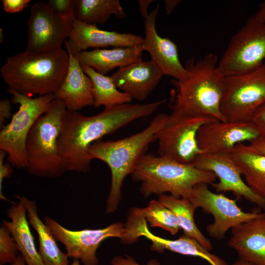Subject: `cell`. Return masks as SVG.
<instances>
[{
	"label": "cell",
	"mask_w": 265,
	"mask_h": 265,
	"mask_svg": "<svg viewBox=\"0 0 265 265\" xmlns=\"http://www.w3.org/2000/svg\"><path fill=\"white\" fill-rule=\"evenodd\" d=\"M192 164L200 170L215 174L219 181L212 186L217 193L231 192L237 198H244L265 212V199L247 186L238 166L227 153L200 154Z\"/></svg>",
	"instance_id": "14"
},
{
	"label": "cell",
	"mask_w": 265,
	"mask_h": 265,
	"mask_svg": "<svg viewBox=\"0 0 265 265\" xmlns=\"http://www.w3.org/2000/svg\"><path fill=\"white\" fill-rule=\"evenodd\" d=\"M128 232L133 242L141 237L151 240L152 244L150 248L153 251L162 252L167 250L183 255L201 258L211 265H229L223 259L212 254L196 239L184 234L174 240L155 235L150 231L147 221L142 214H137L130 220Z\"/></svg>",
	"instance_id": "16"
},
{
	"label": "cell",
	"mask_w": 265,
	"mask_h": 265,
	"mask_svg": "<svg viewBox=\"0 0 265 265\" xmlns=\"http://www.w3.org/2000/svg\"><path fill=\"white\" fill-rule=\"evenodd\" d=\"M17 245L8 229L2 224L0 227V265L11 264L16 259Z\"/></svg>",
	"instance_id": "30"
},
{
	"label": "cell",
	"mask_w": 265,
	"mask_h": 265,
	"mask_svg": "<svg viewBox=\"0 0 265 265\" xmlns=\"http://www.w3.org/2000/svg\"><path fill=\"white\" fill-rule=\"evenodd\" d=\"M3 8L9 13H15L23 10L27 7L30 0H2Z\"/></svg>",
	"instance_id": "34"
},
{
	"label": "cell",
	"mask_w": 265,
	"mask_h": 265,
	"mask_svg": "<svg viewBox=\"0 0 265 265\" xmlns=\"http://www.w3.org/2000/svg\"><path fill=\"white\" fill-rule=\"evenodd\" d=\"M188 199L197 209L201 208L204 212L212 215L213 222L206 226V231L210 237L217 240L223 238L230 229L265 215L264 213L243 211L236 199L212 192L206 184L195 186Z\"/></svg>",
	"instance_id": "12"
},
{
	"label": "cell",
	"mask_w": 265,
	"mask_h": 265,
	"mask_svg": "<svg viewBox=\"0 0 265 265\" xmlns=\"http://www.w3.org/2000/svg\"><path fill=\"white\" fill-rule=\"evenodd\" d=\"M143 41V38L139 35L102 30L96 25L83 23L75 19L65 43L67 52L76 56L89 48L130 47L142 44Z\"/></svg>",
	"instance_id": "18"
},
{
	"label": "cell",
	"mask_w": 265,
	"mask_h": 265,
	"mask_svg": "<svg viewBox=\"0 0 265 265\" xmlns=\"http://www.w3.org/2000/svg\"><path fill=\"white\" fill-rule=\"evenodd\" d=\"M43 221L56 241L64 245L69 257L83 265H98L96 252L102 242L112 237L121 239L126 233L125 224L120 222L103 228L72 230L49 216Z\"/></svg>",
	"instance_id": "11"
},
{
	"label": "cell",
	"mask_w": 265,
	"mask_h": 265,
	"mask_svg": "<svg viewBox=\"0 0 265 265\" xmlns=\"http://www.w3.org/2000/svg\"><path fill=\"white\" fill-rule=\"evenodd\" d=\"M248 145L256 151L265 155V136L260 135L249 142Z\"/></svg>",
	"instance_id": "37"
},
{
	"label": "cell",
	"mask_w": 265,
	"mask_h": 265,
	"mask_svg": "<svg viewBox=\"0 0 265 265\" xmlns=\"http://www.w3.org/2000/svg\"><path fill=\"white\" fill-rule=\"evenodd\" d=\"M166 100L145 104L130 103L106 107L93 116L67 110L58 140L65 171L87 172L92 159L89 147L103 137L155 112Z\"/></svg>",
	"instance_id": "1"
},
{
	"label": "cell",
	"mask_w": 265,
	"mask_h": 265,
	"mask_svg": "<svg viewBox=\"0 0 265 265\" xmlns=\"http://www.w3.org/2000/svg\"><path fill=\"white\" fill-rule=\"evenodd\" d=\"M265 60V22L251 16L231 39L218 66L226 77L252 72Z\"/></svg>",
	"instance_id": "8"
},
{
	"label": "cell",
	"mask_w": 265,
	"mask_h": 265,
	"mask_svg": "<svg viewBox=\"0 0 265 265\" xmlns=\"http://www.w3.org/2000/svg\"><path fill=\"white\" fill-rule=\"evenodd\" d=\"M11 116V105L7 99H3L0 101V127L1 129L5 121Z\"/></svg>",
	"instance_id": "36"
},
{
	"label": "cell",
	"mask_w": 265,
	"mask_h": 265,
	"mask_svg": "<svg viewBox=\"0 0 265 265\" xmlns=\"http://www.w3.org/2000/svg\"><path fill=\"white\" fill-rule=\"evenodd\" d=\"M68 53L69 63L66 75L53 95L55 99L64 102L67 110L79 111L93 105L92 81L84 72L78 58Z\"/></svg>",
	"instance_id": "21"
},
{
	"label": "cell",
	"mask_w": 265,
	"mask_h": 265,
	"mask_svg": "<svg viewBox=\"0 0 265 265\" xmlns=\"http://www.w3.org/2000/svg\"><path fill=\"white\" fill-rule=\"evenodd\" d=\"M11 265H26V263L20 254H18L16 260Z\"/></svg>",
	"instance_id": "41"
},
{
	"label": "cell",
	"mask_w": 265,
	"mask_h": 265,
	"mask_svg": "<svg viewBox=\"0 0 265 265\" xmlns=\"http://www.w3.org/2000/svg\"><path fill=\"white\" fill-rule=\"evenodd\" d=\"M18 200L6 211L9 221L4 220L2 224L9 231L26 265H44L35 246L25 206L21 200Z\"/></svg>",
	"instance_id": "23"
},
{
	"label": "cell",
	"mask_w": 265,
	"mask_h": 265,
	"mask_svg": "<svg viewBox=\"0 0 265 265\" xmlns=\"http://www.w3.org/2000/svg\"><path fill=\"white\" fill-rule=\"evenodd\" d=\"M111 265H141L132 257L129 255L122 256L117 255L111 261ZM147 265H159L156 261H151Z\"/></svg>",
	"instance_id": "35"
},
{
	"label": "cell",
	"mask_w": 265,
	"mask_h": 265,
	"mask_svg": "<svg viewBox=\"0 0 265 265\" xmlns=\"http://www.w3.org/2000/svg\"><path fill=\"white\" fill-rule=\"evenodd\" d=\"M163 76L151 60L118 68L110 77L118 89L132 99L143 101L156 88Z\"/></svg>",
	"instance_id": "19"
},
{
	"label": "cell",
	"mask_w": 265,
	"mask_h": 265,
	"mask_svg": "<svg viewBox=\"0 0 265 265\" xmlns=\"http://www.w3.org/2000/svg\"><path fill=\"white\" fill-rule=\"evenodd\" d=\"M70 265H80V264L79 260H74Z\"/></svg>",
	"instance_id": "43"
},
{
	"label": "cell",
	"mask_w": 265,
	"mask_h": 265,
	"mask_svg": "<svg viewBox=\"0 0 265 265\" xmlns=\"http://www.w3.org/2000/svg\"><path fill=\"white\" fill-rule=\"evenodd\" d=\"M138 4V8L140 14L145 19L148 15L147 9L149 5L154 1V0H138L137 1Z\"/></svg>",
	"instance_id": "38"
},
{
	"label": "cell",
	"mask_w": 265,
	"mask_h": 265,
	"mask_svg": "<svg viewBox=\"0 0 265 265\" xmlns=\"http://www.w3.org/2000/svg\"><path fill=\"white\" fill-rule=\"evenodd\" d=\"M159 200L173 212L184 234L196 239L208 251L212 250V245L211 241L196 225L194 213L197 208L189 199L164 194L159 195Z\"/></svg>",
	"instance_id": "26"
},
{
	"label": "cell",
	"mask_w": 265,
	"mask_h": 265,
	"mask_svg": "<svg viewBox=\"0 0 265 265\" xmlns=\"http://www.w3.org/2000/svg\"><path fill=\"white\" fill-rule=\"evenodd\" d=\"M260 135L251 121L213 120L199 128L197 140L201 154L227 153L237 145L249 143Z\"/></svg>",
	"instance_id": "15"
},
{
	"label": "cell",
	"mask_w": 265,
	"mask_h": 265,
	"mask_svg": "<svg viewBox=\"0 0 265 265\" xmlns=\"http://www.w3.org/2000/svg\"><path fill=\"white\" fill-rule=\"evenodd\" d=\"M253 16L257 20L265 22V0L260 3L258 10Z\"/></svg>",
	"instance_id": "40"
},
{
	"label": "cell",
	"mask_w": 265,
	"mask_h": 265,
	"mask_svg": "<svg viewBox=\"0 0 265 265\" xmlns=\"http://www.w3.org/2000/svg\"><path fill=\"white\" fill-rule=\"evenodd\" d=\"M265 102V63L247 73L226 77L221 111L226 121L251 122Z\"/></svg>",
	"instance_id": "9"
},
{
	"label": "cell",
	"mask_w": 265,
	"mask_h": 265,
	"mask_svg": "<svg viewBox=\"0 0 265 265\" xmlns=\"http://www.w3.org/2000/svg\"><path fill=\"white\" fill-rule=\"evenodd\" d=\"M67 110L63 101L54 99L47 112L33 125L26 144V169L30 174L55 178L66 172L58 140Z\"/></svg>",
	"instance_id": "6"
},
{
	"label": "cell",
	"mask_w": 265,
	"mask_h": 265,
	"mask_svg": "<svg viewBox=\"0 0 265 265\" xmlns=\"http://www.w3.org/2000/svg\"><path fill=\"white\" fill-rule=\"evenodd\" d=\"M47 3L61 18L70 21L75 19L76 0H49Z\"/></svg>",
	"instance_id": "31"
},
{
	"label": "cell",
	"mask_w": 265,
	"mask_h": 265,
	"mask_svg": "<svg viewBox=\"0 0 265 265\" xmlns=\"http://www.w3.org/2000/svg\"><path fill=\"white\" fill-rule=\"evenodd\" d=\"M112 15L119 19L126 17L118 0H76L75 19L82 23L103 24Z\"/></svg>",
	"instance_id": "28"
},
{
	"label": "cell",
	"mask_w": 265,
	"mask_h": 265,
	"mask_svg": "<svg viewBox=\"0 0 265 265\" xmlns=\"http://www.w3.org/2000/svg\"><path fill=\"white\" fill-rule=\"evenodd\" d=\"M6 152L0 150V198L1 200L8 201L3 195L2 192V184L5 178H9L13 173L12 165L9 162H4V159Z\"/></svg>",
	"instance_id": "32"
},
{
	"label": "cell",
	"mask_w": 265,
	"mask_h": 265,
	"mask_svg": "<svg viewBox=\"0 0 265 265\" xmlns=\"http://www.w3.org/2000/svg\"><path fill=\"white\" fill-rule=\"evenodd\" d=\"M232 230L228 245L238 253L239 259L252 265H265V215Z\"/></svg>",
	"instance_id": "20"
},
{
	"label": "cell",
	"mask_w": 265,
	"mask_h": 265,
	"mask_svg": "<svg viewBox=\"0 0 265 265\" xmlns=\"http://www.w3.org/2000/svg\"><path fill=\"white\" fill-rule=\"evenodd\" d=\"M216 54L186 61V77L172 80L168 104L172 112L186 116H204L227 121L221 111L226 78L220 71Z\"/></svg>",
	"instance_id": "2"
},
{
	"label": "cell",
	"mask_w": 265,
	"mask_h": 265,
	"mask_svg": "<svg viewBox=\"0 0 265 265\" xmlns=\"http://www.w3.org/2000/svg\"><path fill=\"white\" fill-rule=\"evenodd\" d=\"M69 63V54L62 48L39 52L25 51L7 57L0 71L9 88L29 97L42 96L57 91Z\"/></svg>",
	"instance_id": "3"
},
{
	"label": "cell",
	"mask_w": 265,
	"mask_h": 265,
	"mask_svg": "<svg viewBox=\"0 0 265 265\" xmlns=\"http://www.w3.org/2000/svg\"><path fill=\"white\" fill-rule=\"evenodd\" d=\"M81 66L92 81L93 106L94 107L101 106L105 108L109 107L130 103L132 101L131 97L118 90L111 77L99 73L88 66L81 65Z\"/></svg>",
	"instance_id": "27"
},
{
	"label": "cell",
	"mask_w": 265,
	"mask_h": 265,
	"mask_svg": "<svg viewBox=\"0 0 265 265\" xmlns=\"http://www.w3.org/2000/svg\"><path fill=\"white\" fill-rule=\"evenodd\" d=\"M140 210L150 227L160 228L172 235L178 233L180 229L173 212L159 200H151L147 207Z\"/></svg>",
	"instance_id": "29"
},
{
	"label": "cell",
	"mask_w": 265,
	"mask_h": 265,
	"mask_svg": "<svg viewBox=\"0 0 265 265\" xmlns=\"http://www.w3.org/2000/svg\"><path fill=\"white\" fill-rule=\"evenodd\" d=\"M233 265H252L246 262H244L242 260H241L240 259L238 260L237 261H236Z\"/></svg>",
	"instance_id": "42"
},
{
	"label": "cell",
	"mask_w": 265,
	"mask_h": 265,
	"mask_svg": "<svg viewBox=\"0 0 265 265\" xmlns=\"http://www.w3.org/2000/svg\"><path fill=\"white\" fill-rule=\"evenodd\" d=\"M26 209L29 224L35 230L39 240V254L44 265H69V256L59 248L56 240L38 214L35 201L26 196L16 195Z\"/></svg>",
	"instance_id": "24"
},
{
	"label": "cell",
	"mask_w": 265,
	"mask_h": 265,
	"mask_svg": "<svg viewBox=\"0 0 265 265\" xmlns=\"http://www.w3.org/2000/svg\"><path fill=\"white\" fill-rule=\"evenodd\" d=\"M6 92L12 96L13 103L19 105L10 122L1 129L0 150L8 155V162L17 168H26V141L37 119L48 110L55 99L53 94L31 98L10 88Z\"/></svg>",
	"instance_id": "7"
},
{
	"label": "cell",
	"mask_w": 265,
	"mask_h": 265,
	"mask_svg": "<svg viewBox=\"0 0 265 265\" xmlns=\"http://www.w3.org/2000/svg\"><path fill=\"white\" fill-rule=\"evenodd\" d=\"M73 21L61 18L47 2H35L31 7L27 23L25 51L39 52L61 48L70 35Z\"/></svg>",
	"instance_id": "13"
},
{
	"label": "cell",
	"mask_w": 265,
	"mask_h": 265,
	"mask_svg": "<svg viewBox=\"0 0 265 265\" xmlns=\"http://www.w3.org/2000/svg\"><path fill=\"white\" fill-rule=\"evenodd\" d=\"M181 0H164L165 8L167 15L171 14L174 9L181 2Z\"/></svg>",
	"instance_id": "39"
},
{
	"label": "cell",
	"mask_w": 265,
	"mask_h": 265,
	"mask_svg": "<svg viewBox=\"0 0 265 265\" xmlns=\"http://www.w3.org/2000/svg\"><path fill=\"white\" fill-rule=\"evenodd\" d=\"M159 11L158 4L145 19V35L142 44L143 51L149 53L151 60L163 75L175 80L184 79L187 72L180 61L177 45L170 39L161 37L157 31L156 22Z\"/></svg>",
	"instance_id": "17"
},
{
	"label": "cell",
	"mask_w": 265,
	"mask_h": 265,
	"mask_svg": "<svg viewBox=\"0 0 265 265\" xmlns=\"http://www.w3.org/2000/svg\"><path fill=\"white\" fill-rule=\"evenodd\" d=\"M142 44L111 49H96L78 53L76 56L81 65L94 69L103 75L116 68H122L142 61Z\"/></svg>",
	"instance_id": "22"
},
{
	"label": "cell",
	"mask_w": 265,
	"mask_h": 265,
	"mask_svg": "<svg viewBox=\"0 0 265 265\" xmlns=\"http://www.w3.org/2000/svg\"><path fill=\"white\" fill-rule=\"evenodd\" d=\"M264 214H265V212H264Z\"/></svg>",
	"instance_id": "45"
},
{
	"label": "cell",
	"mask_w": 265,
	"mask_h": 265,
	"mask_svg": "<svg viewBox=\"0 0 265 265\" xmlns=\"http://www.w3.org/2000/svg\"><path fill=\"white\" fill-rule=\"evenodd\" d=\"M251 121L256 126L261 135L265 136V102L255 111Z\"/></svg>",
	"instance_id": "33"
},
{
	"label": "cell",
	"mask_w": 265,
	"mask_h": 265,
	"mask_svg": "<svg viewBox=\"0 0 265 265\" xmlns=\"http://www.w3.org/2000/svg\"><path fill=\"white\" fill-rule=\"evenodd\" d=\"M0 42H1V41L2 40V38H3V33H2V29H0Z\"/></svg>",
	"instance_id": "44"
},
{
	"label": "cell",
	"mask_w": 265,
	"mask_h": 265,
	"mask_svg": "<svg viewBox=\"0 0 265 265\" xmlns=\"http://www.w3.org/2000/svg\"><path fill=\"white\" fill-rule=\"evenodd\" d=\"M239 169L247 186L265 199V155L240 143L227 153Z\"/></svg>",
	"instance_id": "25"
},
{
	"label": "cell",
	"mask_w": 265,
	"mask_h": 265,
	"mask_svg": "<svg viewBox=\"0 0 265 265\" xmlns=\"http://www.w3.org/2000/svg\"><path fill=\"white\" fill-rule=\"evenodd\" d=\"M131 175L134 180L141 182L140 191L144 196L168 192L177 198L188 199L195 186L212 185L217 179L212 172L192 164L146 154L139 159Z\"/></svg>",
	"instance_id": "5"
},
{
	"label": "cell",
	"mask_w": 265,
	"mask_h": 265,
	"mask_svg": "<svg viewBox=\"0 0 265 265\" xmlns=\"http://www.w3.org/2000/svg\"><path fill=\"white\" fill-rule=\"evenodd\" d=\"M166 115L157 114L145 129L130 136L116 140H100L89 147L91 159L103 161L110 170L111 185L106 201V213H113L117 209L121 200L124 180L132 174L150 143L156 140V133L163 125Z\"/></svg>",
	"instance_id": "4"
},
{
	"label": "cell",
	"mask_w": 265,
	"mask_h": 265,
	"mask_svg": "<svg viewBox=\"0 0 265 265\" xmlns=\"http://www.w3.org/2000/svg\"><path fill=\"white\" fill-rule=\"evenodd\" d=\"M217 120L204 116H186L171 112L156 134L159 156L184 164H192L201 151L197 140L199 128Z\"/></svg>",
	"instance_id": "10"
}]
</instances>
